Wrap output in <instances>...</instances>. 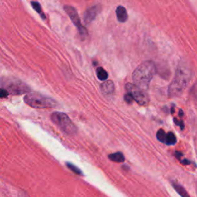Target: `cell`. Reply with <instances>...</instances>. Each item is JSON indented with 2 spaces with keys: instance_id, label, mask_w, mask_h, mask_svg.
<instances>
[{
  "instance_id": "cell-1",
  "label": "cell",
  "mask_w": 197,
  "mask_h": 197,
  "mask_svg": "<svg viewBox=\"0 0 197 197\" xmlns=\"http://www.w3.org/2000/svg\"><path fill=\"white\" fill-rule=\"evenodd\" d=\"M156 72L155 63L152 61H147L141 63L132 73L133 84L142 89L147 91L149 83L152 79Z\"/></svg>"
},
{
  "instance_id": "cell-2",
  "label": "cell",
  "mask_w": 197,
  "mask_h": 197,
  "mask_svg": "<svg viewBox=\"0 0 197 197\" xmlns=\"http://www.w3.org/2000/svg\"><path fill=\"white\" fill-rule=\"evenodd\" d=\"M191 73L186 65L180 64L175 72V77L169 86V96L170 97L180 96L186 88L190 82Z\"/></svg>"
},
{
  "instance_id": "cell-3",
  "label": "cell",
  "mask_w": 197,
  "mask_h": 197,
  "mask_svg": "<svg viewBox=\"0 0 197 197\" xmlns=\"http://www.w3.org/2000/svg\"><path fill=\"white\" fill-rule=\"evenodd\" d=\"M25 103L35 109H49L56 106V102L52 98L47 97L38 93H31L24 97Z\"/></svg>"
},
{
  "instance_id": "cell-4",
  "label": "cell",
  "mask_w": 197,
  "mask_h": 197,
  "mask_svg": "<svg viewBox=\"0 0 197 197\" xmlns=\"http://www.w3.org/2000/svg\"><path fill=\"white\" fill-rule=\"evenodd\" d=\"M52 122L59 126L60 129L69 135H74L76 133L77 129L75 124L72 122L68 116L61 112H55L51 115Z\"/></svg>"
},
{
  "instance_id": "cell-5",
  "label": "cell",
  "mask_w": 197,
  "mask_h": 197,
  "mask_svg": "<svg viewBox=\"0 0 197 197\" xmlns=\"http://www.w3.org/2000/svg\"><path fill=\"white\" fill-rule=\"evenodd\" d=\"M126 89L138 104L140 106H147L149 103V96L147 91L139 88L133 83H127Z\"/></svg>"
},
{
  "instance_id": "cell-6",
  "label": "cell",
  "mask_w": 197,
  "mask_h": 197,
  "mask_svg": "<svg viewBox=\"0 0 197 197\" xmlns=\"http://www.w3.org/2000/svg\"><path fill=\"white\" fill-rule=\"evenodd\" d=\"M64 10L67 13V15L70 18L73 23L75 25V27L78 29V31L81 37L83 39L87 38V36H88V32H87L86 28L82 25L81 20H80L79 16L76 9L71 6H64Z\"/></svg>"
},
{
  "instance_id": "cell-7",
  "label": "cell",
  "mask_w": 197,
  "mask_h": 197,
  "mask_svg": "<svg viewBox=\"0 0 197 197\" xmlns=\"http://www.w3.org/2000/svg\"><path fill=\"white\" fill-rule=\"evenodd\" d=\"M7 88L8 91L14 93V94H21V93H27L29 91V87L23 83L18 81V80L17 81L11 80V81L7 82Z\"/></svg>"
},
{
  "instance_id": "cell-8",
  "label": "cell",
  "mask_w": 197,
  "mask_h": 197,
  "mask_svg": "<svg viewBox=\"0 0 197 197\" xmlns=\"http://www.w3.org/2000/svg\"><path fill=\"white\" fill-rule=\"evenodd\" d=\"M101 8L99 6H94L93 7L89 8L87 9L85 12L83 19H84V22L86 25H89L91 23L93 20L96 18L98 14L99 13Z\"/></svg>"
},
{
  "instance_id": "cell-9",
  "label": "cell",
  "mask_w": 197,
  "mask_h": 197,
  "mask_svg": "<svg viewBox=\"0 0 197 197\" xmlns=\"http://www.w3.org/2000/svg\"><path fill=\"white\" fill-rule=\"evenodd\" d=\"M101 90L104 95H112L115 90L114 83L111 80H106L104 83H102Z\"/></svg>"
},
{
  "instance_id": "cell-10",
  "label": "cell",
  "mask_w": 197,
  "mask_h": 197,
  "mask_svg": "<svg viewBox=\"0 0 197 197\" xmlns=\"http://www.w3.org/2000/svg\"><path fill=\"white\" fill-rule=\"evenodd\" d=\"M116 16H117L119 22H126L128 19V14L127 12H126V9L122 6H118V8L116 9Z\"/></svg>"
},
{
  "instance_id": "cell-11",
  "label": "cell",
  "mask_w": 197,
  "mask_h": 197,
  "mask_svg": "<svg viewBox=\"0 0 197 197\" xmlns=\"http://www.w3.org/2000/svg\"><path fill=\"white\" fill-rule=\"evenodd\" d=\"M172 186L175 189V191L180 194V196L182 197H190V195L188 194V193L186 192V190H185V188H183V186H182L181 185L179 184L176 182H172Z\"/></svg>"
},
{
  "instance_id": "cell-12",
  "label": "cell",
  "mask_w": 197,
  "mask_h": 197,
  "mask_svg": "<svg viewBox=\"0 0 197 197\" xmlns=\"http://www.w3.org/2000/svg\"><path fill=\"white\" fill-rule=\"evenodd\" d=\"M109 159L113 162H123L125 161L124 155L120 152H115V153L109 155Z\"/></svg>"
},
{
  "instance_id": "cell-13",
  "label": "cell",
  "mask_w": 197,
  "mask_h": 197,
  "mask_svg": "<svg viewBox=\"0 0 197 197\" xmlns=\"http://www.w3.org/2000/svg\"><path fill=\"white\" fill-rule=\"evenodd\" d=\"M96 75L98 79L101 81H106L108 79V73L106 70L102 67H98L96 69Z\"/></svg>"
},
{
  "instance_id": "cell-14",
  "label": "cell",
  "mask_w": 197,
  "mask_h": 197,
  "mask_svg": "<svg viewBox=\"0 0 197 197\" xmlns=\"http://www.w3.org/2000/svg\"><path fill=\"white\" fill-rule=\"evenodd\" d=\"M31 5H32V8H33L34 10L38 14L40 15L41 17L42 18V19H45L46 16L45 15H44L43 12H42V6H41V5L39 4L38 2H35V1H32L31 2Z\"/></svg>"
},
{
  "instance_id": "cell-15",
  "label": "cell",
  "mask_w": 197,
  "mask_h": 197,
  "mask_svg": "<svg viewBox=\"0 0 197 197\" xmlns=\"http://www.w3.org/2000/svg\"><path fill=\"white\" fill-rule=\"evenodd\" d=\"M175 142H176V137L174 135L173 132H168V133H166L165 143L166 144V145L172 146L174 145V144H175Z\"/></svg>"
},
{
  "instance_id": "cell-16",
  "label": "cell",
  "mask_w": 197,
  "mask_h": 197,
  "mask_svg": "<svg viewBox=\"0 0 197 197\" xmlns=\"http://www.w3.org/2000/svg\"><path fill=\"white\" fill-rule=\"evenodd\" d=\"M166 133L165 132V131L163 129H159L158 132L156 133V138L159 141L161 142H164L165 143L166 141Z\"/></svg>"
},
{
  "instance_id": "cell-17",
  "label": "cell",
  "mask_w": 197,
  "mask_h": 197,
  "mask_svg": "<svg viewBox=\"0 0 197 197\" xmlns=\"http://www.w3.org/2000/svg\"><path fill=\"white\" fill-rule=\"evenodd\" d=\"M67 167L70 169L71 171H73L74 173L77 174V175H83V172H82L81 170L78 168L77 166H75V165H73V163H70V162H67L66 163Z\"/></svg>"
},
{
  "instance_id": "cell-18",
  "label": "cell",
  "mask_w": 197,
  "mask_h": 197,
  "mask_svg": "<svg viewBox=\"0 0 197 197\" xmlns=\"http://www.w3.org/2000/svg\"><path fill=\"white\" fill-rule=\"evenodd\" d=\"M124 100L126 103H128V104H132L134 101L132 96H131V94H129V93H126V94L124 96Z\"/></svg>"
},
{
  "instance_id": "cell-19",
  "label": "cell",
  "mask_w": 197,
  "mask_h": 197,
  "mask_svg": "<svg viewBox=\"0 0 197 197\" xmlns=\"http://www.w3.org/2000/svg\"><path fill=\"white\" fill-rule=\"evenodd\" d=\"M9 93L6 89H0V98H6L9 96Z\"/></svg>"
},
{
  "instance_id": "cell-20",
  "label": "cell",
  "mask_w": 197,
  "mask_h": 197,
  "mask_svg": "<svg viewBox=\"0 0 197 197\" xmlns=\"http://www.w3.org/2000/svg\"><path fill=\"white\" fill-rule=\"evenodd\" d=\"M174 122H175V123L176 125H178V126H180V128H181L182 129H183V128H184V124H183V122L182 120H180V122H179L178 120H177L176 119H174Z\"/></svg>"
},
{
  "instance_id": "cell-21",
  "label": "cell",
  "mask_w": 197,
  "mask_h": 197,
  "mask_svg": "<svg viewBox=\"0 0 197 197\" xmlns=\"http://www.w3.org/2000/svg\"><path fill=\"white\" fill-rule=\"evenodd\" d=\"M182 164H184V165H189V164H191V162L188 160H183L180 161Z\"/></svg>"
},
{
  "instance_id": "cell-22",
  "label": "cell",
  "mask_w": 197,
  "mask_h": 197,
  "mask_svg": "<svg viewBox=\"0 0 197 197\" xmlns=\"http://www.w3.org/2000/svg\"><path fill=\"white\" fill-rule=\"evenodd\" d=\"M175 157L178 159H180V157L183 156V153H182V152H178V151H176V152H175Z\"/></svg>"
}]
</instances>
